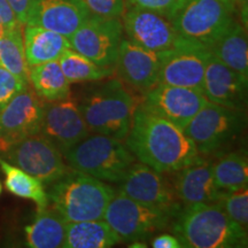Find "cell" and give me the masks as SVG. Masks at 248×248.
<instances>
[{
	"mask_svg": "<svg viewBox=\"0 0 248 248\" xmlns=\"http://www.w3.org/2000/svg\"><path fill=\"white\" fill-rule=\"evenodd\" d=\"M125 140L136 159L162 173L203 160L184 130L140 106L135 111Z\"/></svg>",
	"mask_w": 248,
	"mask_h": 248,
	"instance_id": "1",
	"label": "cell"
},
{
	"mask_svg": "<svg viewBox=\"0 0 248 248\" xmlns=\"http://www.w3.org/2000/svg\"><path fill=\"white\" fill-rule=\"evenodd\" d=\"M173 219L172 231L183 247H247L246 229L231 219L219 202L185 207Z\"/></svg>",
	"mask_w": 248,
	"mask_h": 248,
	"instance_id": "2",
	"label": "cell"
},
{
	"mask_svg": "<svg viewBox=\"0 0 248 248\" xmlns=\"http://www.w3.org/2000/svg\"><path fill=\"white\" fill-rule=\"evenodd\" d=\"M116 191L104 181L69 169L52 183L48 202L67 223L101 219Z\"/></svg>",
	"mask_w": 248,
	"mask_h": 248,
	"instance_id": "3",
	"label": "cell"
},
{
	"mask_svg": "<svg viewBox=\"0 0 248 248\" xmlns=\"http://www.w3.org/2000/svg\"><path fill=\"white\" fill-rule=\"evenodd\" d=\"M79 104L89 131L124 140L139 106L137 98L120 79L92 86Z\"/></svg>",
	"mask_w": 248,
	"mask_h": 248,
	"instance_id": "4",
	"label": "cell"
},
{
	"mask_svg": "<svg viewBox=\"0 0 248 248\" xmlns=\"http://www.w3.org/2000/svg\"><path fill=\"white\" fill-rule=\"evenodd\" d=\"M235 12L225 0H182L169 18L183 42L209 49L235 20Z\"/></svg>",
	"mask_w": 248,
	"mask_h": 248,
	"instance_id": "5",
	"label": "cell"
},
{
	"mask_svg": "<svg viewBox=\"0 0 248 248\" xmlns=\"http://www.w3.org/2000/svg\"><path fill=\"white\" fill-rule=\"evenodd\" d=\"M62 155L71 169L109 183H119L136 161L121 139L99 133L89 135Z\"/></svg>",
	"mask_w": 248,
	"mask_h": 248,
	"instance_id": "6",
	"label": "cell"
},
{
	"mask_svg": "<svg viewBox=\"0 0 248 248\" xmlns=\"http://www.w3.org/2000/svg\"><path fill=\"white\" fill-rule=\"evenodd\" d=\"M244 109L207 101L184 132L202 155H215L232 144L245 128Z\"/></svg>",
	"mask_w": 248,
	"mask_h": 248,
	"instance_id": "7",
	"label": "cell"
},
{
	"mask_svg": "<svg viewBox=\"0 0 248 248\" xmlns=\"http://www.w3.org/2000/svg\"><path fill=\"white\" fill-rule=\"evenodd\" d=\"M102 218L121 241H138L166 229L175 217L164 210L137 202L117 191Z\"/></svg>",
	"mask_w": 248,
	"mask_h": 248,
	"instance_id": "8",
	"label": "cell"
},
{
	"mask_svg": "<svg viewBox=\"0 0 248 248\" xmlns=\"http://www.w3.org/2000/svg\"><path fill=\"white\" fill-rule=\"evenodd\" d=\"M123 24L119 17L90 15L69 37L71 48L101 67H113L123 38Z\"/></svg>",
	"mask_w": 248,
	"mask_h": 248,
	"instance_id": "9",
	"label": "cell"
},
{
	"mask_svg": "<svg viewBox=\"0 0 248 248\" xmlns=\"http://www.w3.org/2000/svg\"><path fill=\"white\" fill-rule=\"evenodd\" d=\"M2 154L43 184H52L69 170L61 152L40 132L21 139Z\"/></svg>",
	"mask_w": 248,
	"mask_h": 248,
	"instance_id": "10",
	"label": "cell"
},
{
	"mask_svg": "<svg viewBox=\"0 0 248 248\" xmlns=\"http://www.w3.org/2000/svg\"><path fill=\"white\" fill-rule=\"evenodd\" d=\"M119 184V192L130 199L164 210L173 217L183 208L171 181L145 163H133Z\"/></svg>",
	"mask_w": 248,
	"mask_h": 248,
	"instance_id": "11",
	"label": "cell"
},
{
	"mask_svg": "<svg viewBox=\"0 0 248 248\" xmlns=\"http://www.w3.org/2000/svg\"><path fill=\"white\" fill-rule=\"evenodd\" d=\"M45 102L29 85L0 110V153L40 131Z\"/></svg>",
	"mask_w": 248,
	"mask_h": 248,
	"instance_id": "12",
	"label": "cell"
},
{
	"mask_svg": "<svg viewBox=\"0 0 248 248\" xmlns=\"http://www.w3.org/2000/svg\"><path fill=\"white\" fill-rule=\"evenodd\" d=\"M207 101L199 90L157 83L145 93L139 106L184 130Z\"/></svg>",
	"mask_w": 248,
	"mask_h": 248,
	"instance_id": "13",
	"label": "cell"
},
{
	"mask_svg": "<svg viewBox=\"0 0 248 248\" xmlns=\"http://www.w3.org/2000/svg\"><path fill=\"white\" fill-rule=\"evenodd\" d=\"M123 30L133 44L153 52L175 48L183 40L167 15L132 6L123 17Z\"/></svg>",
	"mask_w": 248,
	"mask_h": 248,
	"instance_id": "14",
	"label": "cell"
},
{
	"mask_svg": "<svg viewBox=\"0 0 248 248\" xmlns=\"http://www.w3.org/2000/svg\"><path fill=\"white\" fill-rule=\"evenodd\" d=\"M39 132L47 138L61 154L90 135L78 101L70 97L45 104Z\"/></svg>",
	"mask_w": 248,
	"mask_h": 248,
	"instance_id": "15",
	"label": "cell"
},
{
	"mask_svg": "<svg viewBox=\"0 0 248 248\" xmlns=\"http://www.w3.org/2000/svg\"><path fill=\"white\" fill-rule=\"evenodd\" d=\"M210 54L209 49L185 42L175 48L162 52L157 83L202 91L204 70Z\"/></svg>",
	"mask_w": 248,
	"mask_h": 248,
	"instance_id": "16",
	"label": "cell"
},
{
	"mask_svg": "<svg viewBox=\"0 0 248 248\" xmlns=\"http://www.w3.org/2000/svg\"><path fill=\"white\" fill-rule=\"evenodd\" d=\"M162 52H153L122 38L115 62L120 78L131 88L146 93L159 82Z\"/></svg>",
	"mask_w": 248,
	"mask_h": 248,
	"instance_id": "17",
	"label": "cell"
},
{
	"mask_svg": "<svg viewBox=\"0 0 248 248\" xmlns=\"http://www.w3.org/2000/svg\"><path fill=\"white\" fill-rule=\"evenodd\" d=\"M90 15L82 0H32L26 24L45 28L69 38Z\"/></svg>",
	"mask_w": 248,
	"mask_h": 248,
	"instance_id": "18",
	"label": "cell"
},
{
	"mask_svg": "<svg viewBox=\"0 0 248 248\" xmlns=\"http://www.w3.org/2000/svg\"><path fill=\"white\" fill-rule=\"evenodd\" d=\"M247 82L248 78L210 54L202 83V93L207 100L221 106L244 109L247 101Z\"/></svg>",
	"mask_w": 248,
	"mask_h": 248,
	"instance_id": "19",
	"label": "cell"
},
{
	"mask_svg": "<svg viewBox=\"0 0 248 248\" xmlns=\"http://www.w3.org/2000/svg\"><path fill=\"white\" fill-rule=\"evenodd\" d=\"M171 184L182 207H191L200 203L217 202L221 198L214 179L212 163L203 160L172 172Z\"/></svg>",
	"mask_w": 248,
	"mask_h": 248,
	"instance_id": "20",
	"label": "cell"
},
{
	"mask_svg": "<svg viewBox=\"0 0 248 248\" xmlns=\"http://www.w3.org/2000/svg\"><path fill=\"white\" fill-rule=\"evenodd\" d=\"M23 43L29 67L58 60L66 49L71 48L68 37L31 24H26Z\"/></svg>",
	"mask_w": 248,
	"mask_h": 248,
	"instance_id": "21",
	"label": "cell"
},
{
	"mask_svg": "<svg viewBox=\"0 0 248 248\" xmlns=\"http://www.w3.org/2000/svg\"><path fill=\"white\" fill-rule=\"evenodd\" d=\"M209 51L225 66L248 78L247 32L243 23L234 20Z\"/></svg>",
	"mask_w": 248,
	"mask_h": 248,
	"instance_id": "22",
	"label": "cell"
},
{
	"mask_svg": "<svg viewBox=\"0 0 248 248\" xmlns=\"http://www.w3.org/2000/svg\"><path fill=\"white\" fill-rule=\"evenodd\" d=\"M121 243V238L104 218L70 222L66 225L64 248H108Z\"/></svg>",
	"mask_w": 248,
	"mask_h": 248,
	"instance_id": "23",
	"label": "cell"
},
{
	"mask_svg": "<svg viewBox=\"0 0 248 248\" xmlns=\"http://www.w3.org/2000/svg\"><path fill=\"white\" fill-rule=\"evenodd\" d=\"M64 221L55 210H38L35 221L24 228L27 245L31 248L62 247L66 235Z\"/></svg>",
	"mask_w": 248,
	"mask_h": 248,
	"instance_id": "24",
	"label": "cell"
},
{
	"mask_svg": "<svg viewBox=\"0 0 248 248\" xmlns=\"http://www.w3.org/2000/svg\"><path fill=\"white\" fill-rule=\"evenodd\" d=\"M29 84L43 100L51 102L69 97L70 83L58 60L30 67Z\"/></svg>",
	"mask_w": 248,
	"mask_h": 248,
	"instance_id": "25",
	"label": "cell"
},
{
	"mask_svg": "<svg viewBox=\"0 0 248 248\" xmlns=\"http://www.w3.org/2000/svg\"><path fill=\"white\" fill-rule=\"evenodd\" d=\"M0 168L5 173V186L12 194L33 201L38 210L48 207V197L44 184L38 178L20 169L14 164L6 162L0 157Z\"/></svg>",
	"mask_w": 248,
	"mask_h": 248,
	"instance_id": "26",
	"label": "cell"
},
{
	"mask_svg": "<svg viewBox=\"0 0 248 248\" xmlns=\"http://www.w3.org/2000/svg\"><path fill=\"white\" fill-rule=\"evenodd\" d=\"M22 27L6 30L0 37V67L29 83L30 67L24 52Z\"/></svg>",
	"mask_w": 248,
	"mask_h": 248,
	"instance_id": "27",
	"label": "cell"
},
{
	"mask_svg": "<svg viewBox=\"0 0 248 248\" xmlns=\"http://www.w3.org/2000/svg\"><path fill=\"white\" fill-rule=\"evenodd\" d=\"M58 61L69 83L97 82V80L110 77L115 69V66H98L89 58L84 57L73 48L66 49L58 59Z\"/></svg>",
	"mask_w": 248,
	"mask_h": 248,
	"instance_id": "28",
	"label": "cell"
},
{
	"mask_svg": "<svg viewBox=\"0 0 248 248\" xmlns=\"http://www.w3.org/2000/svg\"><path fill=\"white\" fill-rule=\"evenodd\" d=\"M215 184L222 191H235L247 187L248 163L240 152L224 154L215 163H212Z\"/></svg>",
	"mask_w": 248,
	"mask_h": 248,
	"instance_id": "29",
	"label": "cell"
},
{
	"mask_svg": "<svg viewBox=\"0 0 248 248\" xmlns=\"http://www.w3.org/2000/svg\"><path fill=\"white\" fill-rule=\"evenodd\" d=\"M229 217L244 229L248 224V190L247 187L235 191H223L217 201Z\"/></svg>",
	"mask_w": 248,
	"mask_h": 248,
	"instance_id": "30",
	"label": "cell"
},
{
	"mask_svg": "<svg viewBox=\"0 0 248 248\" xmlns=\"http://www.w3.org/2000/svg\"><path fill=\"white\" fill-rule=\"evenodd\" d=\"M28 85L29 83L24 82L5 68L0 67V110Z\"/></svg>",
	"mask_w": 248,
	"mask_h": 248,
	"instance_id": "31",
	"label": "cell"
},
{
	"mask_svg": "<svg viewBox=\"0 0 248 248\" xmlns=\"http://www.w3.org/2000/svg\"><path fill=\"white\" fill-rule=\"evenodd\" d=\"M92 15L120 17L124 11V0H82Z\"/></svg>",
	"mask_w": 248,
	"mask_h": 248,
	"instance_id": "32",
	"label": "cell"
},
{
	"mask_svg": "<svg viewBox=\"0 0 248 248\" xmlns=\"http://www.w3.org/2000/svg\"><path fill=\"white\" fill-rule=\"evenodd\" d=\"M181 1L182 0H128L131 6L159 12L161 14L167 15L168 17L175 12Z\"/></svg>",
	"mask_w": 248,
	"mask_h": 248,
	"instance_id": "33",
	"label": "cell"
},
{
	"mask_svg": "<svg viewBox=\"0 0 248 248\" xmlns=\"http://www.w3.org/2000/svg\"><path fill=\"white\" fill-rule=\"evenodd\" d=\"M0 24L6 30L13 29V28H16L18 26H23L22 23L18 22L16 15L12 9L11 5L7 2V0H0Z\"/></svg>",
	"mask_w": 248,
	"mask_h": 248,
	"instance_id": "34",
	"label": "cell"
},
{
	"mask_svg": "<svg viewBox=\"0 0 248 248\" xmlns=\"http://www.w3.org/2000/svg\"><path fill=\"white\" fill-rule=\"evenodd\" d=\"M152 247L154 248H182L183 245L176 235L163 233L152 239Z\"/></svg>",
	"mask_w": 248,
	"mask_h": 248,
	"instance_id": "35",
	"label": "cell"
},
{
	"mask_svg": "<svg viewBox=\"0 0 248 248\" xmlns=\"http://www.w3.org/2000/svg\"><path fill=\"white\" fill-rule=\"evenodd\" d=\"M7 2L11 5L12 9L16 15L18 22L26 24L28 12H29L30 5L32 0H7Z\"/></svg>",
	"mask_w": 248,
	"mask_h": 248,
	"instance_id": "36",
	"label": "cell"
},
{
	"mask_svg": "<svg viewBox=\"0 0 248 248\" xmlns=\"http://www.w3.org/2000/svg\"><path fill=\"white\" fill-rule=\"evenodd\" d=\"M235 11H239L241 23L247 27V17H248V0H232Z\"/></svg>",
	"mask_w": 248,
	"mask_h": 248,
	"instance_id": "37",
	"label": "cell"
},
{
	"mask_svg": "<svg viewBox=\"0 0 248 248\" xmlns=\"http://www.w3.org/2000/svg\"><path fill=\"white\" fill-rule=\"evenodd\" d=\"M5 31H6V29H5V28H4V27H2V26H1V24H0V37H1L2 35H4V32H5Z\"/></svg>",
	"mask_w": 248,
	"mask_h": 248,
	"instance_id": "38",
	"label": "cell"
},
{
	"mask_svg": "<svg viewBox=\"0 0 248 248\" xmlns=\"http://www.w3.org/2000/svg\"><path fill=\"white\" fill-rule=\"evenodd\" d=\"M138 245H131V247H137ZM140 246H142V247H146V245H140Z\"/></svg>",
	"mask_w": 248,
	"mask_h": 248,
	"instance_id": "39",
	"label": "cell"
},
{
	"mask_svg": "<svg viewBox=\"0 0 248 248\" xmlns=\"http://www.w3.org/2000/svg\"><path fill=\"white\" fill-rule=\"evenodd\" d=\"M1 191H2V185L1 183H0V194H1Z\"/></svg>",
	"mask_w": 248,
	"mask_h": 248,
	"instance_id": "40",
	"label": "cell"
},
{
	"mask_svg": "<svg viewBox=\"0 0 248 248\" xmlns=\"http://www.w3.org/2000/svg\"><path fill=\"white\" fill-rule=\"evenodd\" d=\"M225 1H228V2H231V4H232V0H225ZM232 5H233V4H232Z\"/></svg>",
	"mask_w": 248,
	"mask_h": 248,
	"instance_id": "41",
	"label": "cell"
}]
</instances>
